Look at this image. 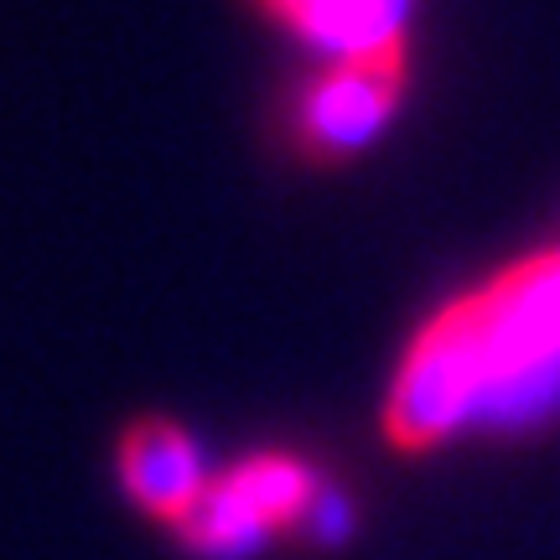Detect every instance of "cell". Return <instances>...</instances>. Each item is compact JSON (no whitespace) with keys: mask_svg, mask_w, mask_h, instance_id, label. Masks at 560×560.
<instances>
[{"mask_svg":"<svg viewBox=\"0 0 560 560\" xmlns=\"http://www.w3.org/2000/svg\"><path fill=\"white\" fill-rule=\"evenodd\" d=\"M550 389H560V244L420 327L384 405V436L400 452H425L488 405L514 416Z\"/></svg>","mask_w":560,"mask_h":560,"instance_id":"6da1fadb","label":"cell"},{"mask_svg":"<svg viewBox=\"0 0 560 560\" xmlns=\"http://www.w3.org/2000/svg\"><path fill=\"white\" fill-rule=\"evenodd\" d=\"M405 83H410V52H405V42L338 58L322 79L306 83L296 100L291 136H296L301 156L342 161V156H353V151H363L384 130V120L400 109Z\"/></svg>","mask_w":560,"mask_h":560,"instance_id":"7a4b0ae2","label":"cell"},{"mask_svg":"<svg viewBox=\"0 0 560 560\" xmlns=\"http://www.w3.org/2000/svg\"><path fill=\"white\" fill-rule=\"evenodd\" d=\"M120 482L145 514L177 524V529L202 503V493H208V472H202V457H198V446H192V436L161 416H145L125 431Z\"/></svg>","mask_w":560,"mask_h":560,"instance_id":"3957f363","label":"cell"},{"mask_svg":"<svg viewBox=\"0 0 560 560\" xmlns=\"http://www.w3.org/2000/svg\"><path fill=\"white\" fill-rule=\"evenodd\" d=\"M416 0H306L285 26H296L306 42L332 47L338 58L374 52L389 42H405V16Z\"/></svg>","mask_w":560,"mask_h":560,"instance_id":"277c9868","label":"cell"},{"mask_svg":"<svg viewBox=\"0 0 560 560\" xmlns=\"http://www.w3.org/2000/svg\"><path fill=\"white\" fill-rule=\"evenodd\" d=\"M229 488L249 503V514L265 524V535H276V529H291L301 514H312V503H317V478H312V467H301L296 457H285V452H265V457H249L240 462L234 472H223Z\"/></svg>","mask_w":560,"mask_h":560,"instance_id":"5b68a950","label":"cell"},{"mask_svg":"<svg viewBox=\"0 0 560 560\" xmlns=\"http://www.w3.org/2000/svg\"><path fill=\"white\" fill-rule=\"evenodd\" d=\"M265 5H270V11H276L280 21H291L301 11V5H306V0H265Z\"/></svg>","mask_w":560,"mask_h":560,"instance_id":"8992f818","label":"cell"}]
</instances>
